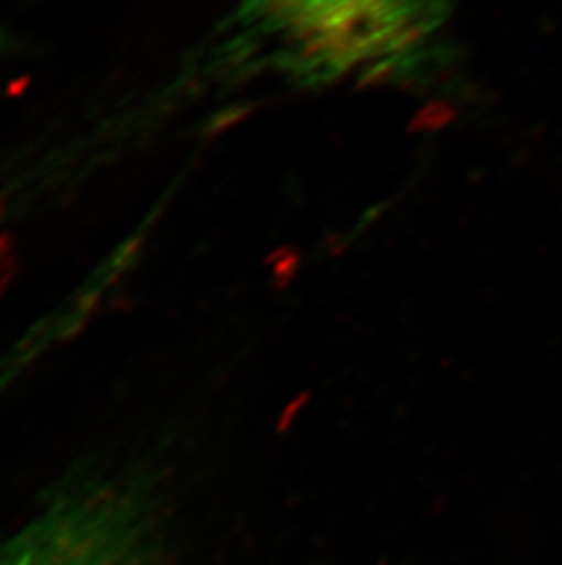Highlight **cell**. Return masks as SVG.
Here are the masks:
<instances>
[{"instance_id": "6da1fadb", "label": "cell", "mask_w": 562, "mask_h": 565, "mask_svg": "<svg viewBox=\"0 0 562 565\" xmlns=\"http://www.w3.org/2000/svg\"><path fill=\"white\" fill-rule=\"evenodd\" d=\"M158 486L136 469L86 467L50 487L0 539V565H166Z\"/></svg>"}, {"instance_id": "7a4b0ae2", "label": "cell", "mask_w": 562, "mask_h": 565, "mask_svg": "<svg viewBox=\"0 0 562 565\" xmlns=\"http://www.w3.org/2000/svg\"><path fill=\"white\" fill-rule=\"evenodd\" d=\"M453 119H455V110L447 103H430L414 116L411 121V132H435L447 127Z\"/></svg>"}, {"instance_id": "3957f363", "label": "cell", "mask_w": 562, "mask_h": 565, "mask_svg": "<svg viewBox=\"0 0 562 565\" xmlns=\"http://www.w3.org/2000/svg\"><path fill=\"white\" fill-rule=\"evenodd\" d=\"M395 68L393 63L391 61H386V63H380L375 66V68L369 72V75H366L367 83H383V81H388L391 75H393Z\"/></svg>"}, {"instance_id": "277c9868", "label": "cell", "mask_w": 562, "mask_h": 565, "mask_svg": "<svg viewBox=\"0 0 562 565\" xmlns=\"http://www.w3.org/2000/svg\"><path fill=\"white\" fill-rule=\"evenodd\" d=\"M296 255H292V253H289V255H287L285 260L277 262V266H274V273H277V277L291 278L292 273L296 271Z\"/></svg>"}, {"instance_id": "5b68a950", "label": "cell", "mask_w": 562, "mask_h": 565, "mask_svg": "<svg viewBox=\"0 0 562 565\" xmlns=\"http://www.w3.org/2000/svg\"><path fill=\"white\" fill-rule=\"evenodd\" d=\"M6 39L4 33L0 32V50L4 49Z\"/></svg>"}, {"instance_id": "8992f818", "label": "cell", "mask_w": 562, "mask_h": 565, "mask_svg": "<svg viewBox=\"0 0 562 565\" xmlns=\"http://www.w3.org/2000/svg\"><path fill=\"white\" fill-rule=\"evenodd\" d=\"M6 377H0V386H2V381H4Z\"/></svg>"}]
</instances>
